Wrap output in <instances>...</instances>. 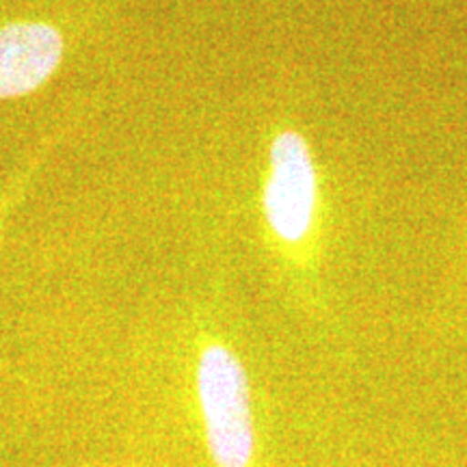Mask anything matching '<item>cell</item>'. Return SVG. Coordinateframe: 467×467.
<instances>
[{
    "instance_id": "6da1fadb",
    "label": "cell",
    "mask_w": 467,
    "mask_h": 467,
    "mask_svg": "<svg viewBox=\"0 0 467 467\" xmlns=\"http://www.w3.org/2000/svg\"><path fill=\"white\" fill-rule=\"evenodd\" d=\"M195 400L214 467H254L258 426L247 368L223 342H203L195 361Z\"/></svg>"
},
{
    "instance_id": "7a4b0ae2",
    "label": "cell",
    "mask_w": 467,
    "mask_h": 467,
    "mask_svg": "<svg viewBox=\"0 0 467 467\" xmlns=\"http://www.w3.org/2000/svg\"><path fill=\"white\" fill-rule=\"evenodd\" d=\"M318 167L306 137L295 128L273 134L268 145L262 217L275 244L285 254L306 247L318 219Z\"/></svg>"
},
{
    "instance_id": "3957f363",
    "label": "cell",
    "mask_w": 467,
    "mask_h": 467,
    "mask_svg": "<svg viewBox=\"0 0 467 467\" xmlns=\"http://www.w3.org/2000/svg\"><path fill=\"white\" fill-rule=\"evenodd\" d=\"M67 39L42 17L0 20V100L39 91L61 67Z\"/></svg>"
},
{
    "instance_id": "277c9868",
    "label": "cell",
    "mask_w": 467,
    "mask_h": 467,
    "mask_svg": "<svg viewBox=\"0 0 467 467\" xmlns=\"http://www.w3.org/2000/svg\"><path fill=\"white\" fill-rule=\"evenodd\" d=\"M48 145H52V141H46V145H42V148L35 151V156H31V161L26 162L25 169H22V171L17 173L3 191H0V236H3V230L5 225H7L9 214L14 213L17 203L22 202V197L26 195L28 186H31V182L35 180V175H37L39 165H42L46 154H48Z\"/></svg>"
}]
</instances>
